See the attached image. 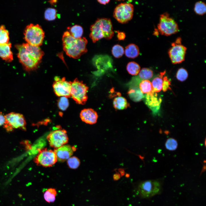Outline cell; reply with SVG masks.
I'll list each match as a JSON object with an SVG mask.
<instances>
[{
	"label": "cell",
	"instance_id": "cell-22",
	"mask_svg": "<svg viewBox=\"0 0 206 206\" xmlns=\"http://www.w3.org/2000/svg\"><path fill=\"white\" fill-rule=\"evenodd\" d=\"M130 98L133 101L138 102L143 98V95L140 89L135 88L130 89L128 92Z\"/></svg>",
	"mask_w": 206,
	"mask_h": 206
},
{
	"label": "cell",
	"instance_id": "cell-8",
	"mask_svg": "<svg viewBox=\"0 0 206 206\" xmlns=\"http://www.w3.org/2000/svg\"><path fill=\"white\" fill-rule=\"evenodd\" d=\"M5 122L3 126L7 131L11 132L17 128L26 130V123L22 114L11 112L5 115Z\"/></svg>",
	"mask_w": 206,
	"mask_h": 206
},
{
	"label": "cell",
	"instance_id": "cell-35",
	"mask_svg": "<svg viewBox=\"0 0 206 206\" xmlns=\"http://www.w3.org/2000/svg\"><path fill=\"white\" fill-rule=\"evenodd\" d=\"M171 82L166 76L163 77L162 84V88L164 92H166L168 90L171 89L170 86Z\"/></svg>",
	"mask_w": 206,
	"mask_h": 206
},
{
	"label": "cell",
	"instance_id": "cell-16",
	"mask_svg": "<svg viewBox=\"0 0 206 206\" xmlns=\"http://www.w3.org/2000/svg\"><path fill=\"white\" fill-rule=\"evenodd\" d=\"M98 116L96 112L92 108L84 109L80 113V117L82 121L90 124H95L97 122Z\"/></svg>",
	"mask_w": 206,
	"mask_h": 206
},
{
	"label": "cell",
	"instance_id": "cell-12",
	"mask_svg": "<svg viewBox=\"0 0 206 206\" xmlns=\"http://www.w3.org/2000/svg\"><path fill=\"white\" fill-rule=\"evenodd\" d=\"M47 139L50 146L55 149L66 144L68 140L67 132L64 129L52 131L47 135Z\"/></svg>",
	"mask_w": 206,
	"mask_h": 206
},
{
	"label": "cell",
	"instance_id": "cell-25",
	"mask_svg": "<svg viewBox=\"0 0 206 206\" xmlns=\"http://www.w3.org/2000/svg\"><path fill=\"white\" fill-rule=\"evenodd\" d=\"M140 66L134 62H129L126 66V70L128 73L132 75H136L140 70Z\"/></svg>",
	"mask_w": 206,
	"mask_h": 206
},
{
	"label": "cell",
	"instance_id": "cell-27",
	"mask_svg": "<svg viewBox=\"0 0 206 206\" xmlns=\"http://www.w3.org/2000/svg\"><path fill=\"white\" fill-rule=\"evenodd\" d=\"M9 40V33L5 26L0 27V44L8 43Z\"/></svg>",
	"mask_w": 206,
	"mask_h": 206
},
{
	"label": "cell",
	"instance_id": "cell-2",
	"mask_svg": "<svg viewBox=\"0 0 206 206\" xmlns=\"http://www.w3.org/2000/svg\"><path fill=\"white\" fill-rule=\"evenodd\" d=\"M62 41L63 49L70 57L78 58L87 51L88 41L85 37L75 38L66 31L62 36Z\"/></svg>",
	"mask_w": 206,
	"mask_h": 206
},
{
	"label": "cell",
	"instance_id": "cell-41",
	"mask_svg": "<svg viewBox=\"0 0 206 206\" xmlns=\"http://www.w3.org/2000/svg\"><path fill=\"white\" fill-rule=\"evenodd\" d=\"M159 33V32L158 31V29H156L154 30V34L155 35H158Z\"/></svg>",
	"mask_w": 206,
	"mask_h": 206
},
{
	"label": "cell",
	"instance_id": "cell-26",
	"mask_svg": "<svg viewBox=\"0 0 206 206\" xmlns=\"http://www.w3.org/2000/svg\"><path fill=\"white\" fill-rule=\"evenodd\" d=\"M194 10L196 14L203 15L206 13V4L202 1H198L195 3Z\"/></svg>",
	"mask_w": 206,
	"mask_h": 206
},
{
	"label": "cell",
	"instance_id": "cell-10",
	"mask_svg": "<svg viewBox=\"0 0 206 206\" xmlns=\"http://www.w3.org/2000/svg\"><path fill=\"white\" fill-rule=\"evenodd\" d=\"M161 188L160 183L155 180L141 182L138 187L140 195L143 198H149L156 195L160 192Z\"/></svg>",
	"mask_w": 206,
	"mask_h": 206
},
{
	"label": "cell",
	"instance_id": "cell-32",
	"mask_svg": "<svg viewBox=\"0 0 206 206\" xmlns=\"http://www.w3.org/2000/svg\"><path fill=\"white\" fill-rule=\"evenodd\" d=\"M69 105V102L68 98L64 97H61L58 101V106L59 108L61 110H66Z\"/></svg>",
	"mask_w": 206,
	"mask_h": 206
},
{
	"label": "cell",
	"instance_id": "cell-9",
	"mask_svg": "<svg viewBox=\"0 0 206 206\" xmlns=\"http://www.w3.org/2000/svg\"><path fill=\"white\" fill-rule=\"evenodd\" d=\"M187 48L181 44V39L177 37L175 42L171 43L168 51V54L172 63L174 64H179L185 59Z\"/></svg>",
	"mask_w": 206,
	"mask_h": 206
},
{
	"label": "cell",
	"instance_id": "cell-31",
	"mask_svg": "<svg viewBox=\"0 0 206 206\" xmlns=\"http://www.w3.org/2000/svg\"><path fill=\"white\" fill-rule=\"evenodd\" d=\"M67 163L69 168L72 169H76L79 166L80 162L77 157L73 156L71 157L67 160Z\"/></svg>",
	"mask_w": 206,
	"mask_h": 206
},
{
	"label": "cell",
	"instance_id": "cell-14",
	"mask_svg": "<svg viewBox=\"0 0 206 206\" xmlns=\"http://www.w3.org/2000/svg\"><path fill=\"white\" fill-rule=\"evenodd\" d=\"M74 149L72 147L68 144H65L55 148L54 151L57 161L63 162L67 160L73 155Z\"/></svg>",
	"mask_w": 206,
	"mask_h": 206
},
{
	"label": "cell",
	"instance_id": "cell-24",
	"mask_svg": "<svg viewBox=\"0 0 206 206\" xmlns=\"http://www.w3.org/2000/svg\"><path fill=\"white\" fill-rule=\"evenodd\" d=\"M68 31L71 35L76 38L82 37V35L83 30L82 27L80 26L75 25L70 27H68Z\"/></svg>",
	"mask_w": 206,
	"mask_h": 206
},
{
	"label": "cell",
	"instance_id": "cell-33",
	"mask_svg": "<svg viewBox=\"0 0 206 206\" xmlns=\"http://www.w3.org/2000/svg\"><path fill=\"white\" fill-rule=\"evenodd\" d=\"M165 146L167 149L171 151H173L177 148L178 143L176 140L173 138H170L168 139L166 141Z\"/></svg>",
	"mask_w": 206,
	"mask_h": 206
},
{
	"label": "cell",
	"instance_id": "cell-19",
	"mask_svg": "<svg viewBox=\"0 0 206 206\" xmlns=\"http://www.w3.org/2000/svg\"><path fill=\"white\" fill-rule=\"evenodd\" d=\"M165 73V71L161 72L152 80L151 84L153 92L156 93L159 92L162 90L163 77Z\"/></svg>",
	"mask_w": 206,
	"mask_h": 206
},
{
	"label": "cell",
	"instance_id": "cell-3",
	"mask_svg": "<svg viewBox=\"0 0 206 206\" xmlns=\"http://www.w3.org/2000/svg\"><path fill=\"white\" fill-rule=\"evenodd\" d=\"M90 29L89 37L94 43L103 38L110 39L114 36L112 23L109 18H98L91 25Z\"/></svg>",
	"mask_w": 206,
	"mask_h": 206
},
{
	"label": "cell",
	"instance_id": "cell-13",
	"mask_svg": "<svg viewBox=\"0 0 206 206\" xmlns=\"http://www.w3.org/2000/svg\"><path fill=\"white\" fill-rule=\"evenodd\" d=\"M71 82L66 80L65 77L60 78L56 76L53 84V88L56 95L59 97H70Z\"/></svg>",
	"mask_w": 206,
	"mask_h": 206
},
{
	"label": "cell",
	"instance_id": "cell-4",
	"mask_svg": "<svg viewBox=\"0 0 206 206\" xmlns=\"http://www.w3.org/2000/svg\"><path fill=\"white\" fill-rule=\"evenodd\" d=\"M24 34L27 43L39 47L42 45L45 37L44 32L41 27L38 24L32 23L26 26Z\"/></svg>",
	"mask_w": 206,
	"mask_h": 206
},
{
	"label": "cell",
	"instance_id": "cell-18",
	"mask_svg": "<svg viewBox=\"0 0 206 206\" xmlns=\"http://www.w3.org/2000/svg\"><path fill=\"white\" fill-rule=\"evenodd\" d=\"M124 53L126 56L129 58H134L139 54L138 47L134 43H130L127 45L125 48Z\"/></svg>",
	"mask_w": 206,
	"mask_h": 206
},
{
	"label": "cell",
	"instance_id": "cell-15",
	"mask_svg": "<svg viewBox=\"0 0 206 206\" xmlns=\"http://www.w3.org/2000/svg\"><path fill=\"white\" fill-rule=\"evenodd\" d=\"M161 99L158 98L157 93L153 91L146 94L145 97V102L154 113L158 112L160 108Z\"/></svg>",
	"mask_w": 206,
	"mask_h": 206
},
{
	"label": "cell",
	"instance_id": "cell-20",
	"mask_svg": "<svg viewBox=\"0 0 206 206\" xmlns=\"http://www.w3.org/2000/svg\"><path fill=\"white\" fill-rule=\"evenodd\" d=\"M114 108L118 110H123L129 106L126 100L124 97L119 96L115 98L113 101Z\"/></svg>",
	"mask_w": 206,
	"mask_h": 206
},
{
	"label": "cell",
	"instance_id": "cell-42",
	"mask_svg": "<svg viewBox=\"0 0 206 206\" xmlns=\"http://www.w3.org/2000/svg\"><path fill=\"white\" fill-rule=\"evenodd\" d=\"M130 176V175L129 174L126 173L125 174V177L126 178H129Z\"/></svg>",
	"mask_w": 206,
	"mask_h": 206
},
{
	"label": "cell",
	"instance_id": "cell-40",
	"mask_svg": "<svg viewBox=\"0 0 206 206\" xmlns=\"http://www.w3.org/2000/svg\"><path fill=\"white\" fill-rule=\"evenodd\" d=\"M97 1L98 3H100V4L102 5H106L110 1V0H97Z\"/></svg>",
	"mask_w": 206,
	"mask_h": 206
},
{
	"label": "cell",
	"instance_id": "cell-39",
	"mask_svg": "<svg viewBox=\"0 0 206 206\" xmlns=\"http://www.w3.org/2000/svg\"><path fill=\"white\" fill-rule=\"evenodd\" d=\"M118 170L121 176L122 177L125 175V172L123 169L120 168L118 169Z\"/></svg>",
	"mask_w": 206,
	"mask_h": 206
},
{
	"label": "cell",
	"instance_id": "cell-37",
	"mask_svg": "<svg viewBox=\"0 0 206 206\" xmlns=\"http://www.w3.org/2000/svg\"><path fill=\"white\" fill-rule=\"evenodd\" d=\"M5 122V115L0 112V126H3Z\"/></svg>",
	"mask_w": 206,
	"mask_h": 206
},
{
	"label": "cell",
	"instance_id": "cell-34",
	"mask_svg": "<svg viewBox=\"0 0 206 206\" xmlns=\"http://www.w3.org/2000/svg\"><path fill=\"white\" fill-rule=\"evenodd\" d=\"M188 77V72L184 68H181L177 71L176 74V78L179 80L183 81L187 78Z\"/></svg>",
	"mask_w": 206,
	"mask_h": 206
},
{
	"label": "cell",
	"instance_id": "cell-5",
	"mask_svg": "<svg viewBox=\"0 0 206 206\" xmlns=\"http://www.w3.org/2000/svg\"><path fill=\"white\" fill-rule=\"evenodd\" d=\"M157 27L159 33L166 36L175 34L179 30L177 23L167 12L161 14Z\"/></svg>",
	"mask_w": 206,
	"mask_h": 206
},
{
	"label": "cell",
	"instance_id": "cell-29",
	"mask_svg": "<svg viewBox=\"0 0 206 206\" xmlns=\"http://www.w3.org/2000/svg\"><path fill=\"white\" fill-rule=\"evenodd\" d=\"M111 52L112 55L114 57L119 58L123 55L124 50L122 46L119 44H116L112 47Z\"/></svg>",
	"mask_w": 206,
	"mask_h": 206
},
{
	"label": "cell",
	"instance_id": "cell-17",
	"mask_svg": "<svg viewBox=\"0 0 206 206\" xmlns=\"http://www.w3.org/2000/svg\"><path fill=\"white\" fill-rule=\"evenodd\" d=\"M11 47L10 43L0 44V57L7 62H11L13 59Z\"/></svg>",
	"mask_w": 206,
	"mask_h": 206
},
{
	"label": "cell",
	"instance_id": "cell-28",
	"mask_svg": "<svg viewBox=\"0 0 206 206\" xmlns=\"http://www.w3.org/2000/svg\"><path fill=\"white\" fill-rule=\"evenodd\" d=\"M139 76L140 78L143 80H148L152 77L153 72L149 68H143L140 70Z\"/></svg>",
	"mask_w": 206,
	"mask_h": 206
},
{
	"label": "cell",
	"instance_id": "cell-6",
	"mask_svg": "<svg viewBox=\"0 0 206 206\" xmlns=\"http://www.w3.org/2000/svg\"><path fill=\"white\" fill-rule=\"evenodd\" d=\"M88 87L82 81L76 78L71 82L70 96L77 104L84 105L88 99Z\"/></svg>",
	"mask_w": 206,
	"mask_h": 206
},
{
	"label": "cell",
	"instance_id": "cell-21",
	"mask_svg": "<svg viewBox=\"0 0 206 206\" xmlns=\"http://www.w3.org/2000/svg\"><path fill=\"white\" fill-rule=\"evenodd\" d=\"M57 194V192L55 189L49 188L44 193V199L48 203H53L55 200Z\"/></svg>",
	"mask_w": 206,
	"mask_h": 206
},
{
	"label": "cell",
	"instance_id": "cell-1",
	"mask_svg": "<svg viewBox=\"0 0 206 206\" xmlns=\"http://www.w3.org/2000/svg\"><path fill=\"white\" fill-rule=\"evenodd\" d=\"M18 51L17 57L24 69L30 72L36 69L41 62L44 52L39 46L27 43L15 46Z\"/></svg>",
	"mask_w": 206,
	"mask_h": 206
},
{
	"label": "cell",
	"instance_id": "cell-38",
	"mask_svg": "<svg viewBox=\"0 0 206 206\" xmlns=\"http://www.w3.org/2000/svg\"><path fill=\"white\" fill-rule=\"evenodd\" d=\"M121 176L118 172H116L113 176V179L114 181H117L120 179Z\"/></svg>",
	"mask_w": 206,
	"mask_h": 206
},
{
	"label": "cell",
	"instance_id": "cell-23",
	"mask_svg": "<svg viewBox=\"0 0 206 206\" xmlns=\"http://www.w3.org/2000/svg\"><path fill=\"white\" fill-rule=\"evenodd\" d=\"M139 89L142 94H149L153 91L151 82L148 80H142L139 85Z\"/></svg>",
	"mask_w": 206,
	"mask_h": 206
},
{
	"label": "cell",
	"instance_id": "cell-36",
	"mask_svg": "<svg viewBox=\"0 0 206 206\" xmlns=\"http://www.w3.org/2000/svg\"><path fill=\"white\" fill-rule=\"evenodd\" d=\"M116 31L117 33V37L118 39L119 40H124L126 37L125 33L122 31Z\"/></svg>",
	"mask_w": 206,
	"mask_h": 206
},
{
	"label": "cell",
	"instance_id": "cell-11",
	"mask_svg": "<svg viewBox=\"0 0 206 206\" xmlns=\"http://www.w3.org/2000/svg\"><path fill=\"white\" fill-rule=\"evenodd\" d=\"M34 161L37 165L50 167L54 165L57 160L54 151L45 148L39 151Z\"/></svg>",
	"mask_w": 206,
	"mask_h": 206
},
{
	"label": "cell",
	"instance_id": "cell-7",
	"mask_svg": "<svg viewBox=\"0 0 206 206\" xmlns=\"http://www.w3.org/2000/svg\"><path fill=\"white\" fill-rule=\"evenodd\" d=\"M134 11V7L132 4L121 3L115 8L113 12V17L118 22L125 23L132 19Z\"/></svg>",
	"mask_w": 206,
	"mask_h": 206
},
{
	"label": "cell",
	"instance_id": "cell-30",
	"mask_svg": "<svg viewBox=\"0 0 206 206\" xmlns=\"http://www.w3.org/2000/svg\"><path fill=\"white\" fill-rule=\"evenodd\" d=\"M44 17L45 19L48 21L54 20L57 17L56 10L52 8H47L45 11Z\"/></svg>",
	"mask_w": 206,
	"mask_h": 206
}]
</instances>
